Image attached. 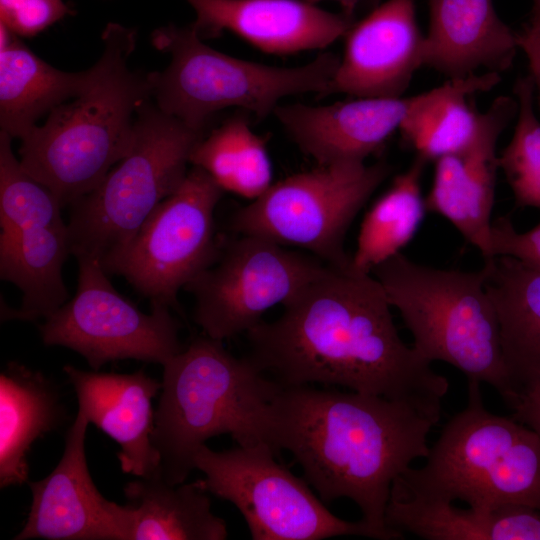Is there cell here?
I'll list each match as a JSON object with an SVG mask.
<instances>
[{
    "label": "cell",
    "mask_w": 540,
    "mask_h": 540,
    "mask_svg": "<svg viewBox=\"0 0 540 540\" xmlns=\"http://www.w3.org/2000/svg\"><path fill=\"white\" fill-rule=\"evenodd\" d=\"M371 273L328 266L247 333V357L282 386L313 383L399 399L441 412L447 378L400 337Z\"/></svg>",
    "instance_id": "cell-1"
},
{
    "label": "cell",
    "mask_w": 540,
    "mask_h": 540,
    "mask_svg": "<svg viewBox=\"0 0 540 540\" xmlns=\"http://www.w3.org/2000/svg\"><path fill=\"white\" fill-rule=\"evenodd\" d=\"M441 413L415 403L360 393L280 385L270 407V445L289 451L320 498L352 500L361 519L402 539L385 522L394 480L426 458Z\"/></svg>",
    "instance_id": "cell-2"
},
{
    "label": "cell",
    "mask_w": 540,
    "mask_h": 540,
    "mask_svg": "<svg viewBox=\"0 0 540 540\" xmlns=\"http://www.w3.org/2000/svg\"><path fill=\"white\" fill-rule=\"evenodd\" d=\"M102 42L88 85L20 139L23 168L63 207L91 192L127 154L138 109L152 99L153 72L128 66L136 31L109 23Z\"/></svg>",
    "instance_id": "cell-3"
},
{
    "label": "cell",
    "mask_w": 540,
    "mask_h": 540,
    "mask_svg": "<svg viewBox=\"0 0 540 540\" xmlns=\"http://www.w3.org/2000/svg\"><path fill=\"white\" fill-rule=\"evenodd\" d=\"M162 366L152 443L168 483L186 480L196 451L211 437L230 434L238 446L271 447L270 407L280 384L247 356L237 358L205 335Z\"/></svg>",
    "instance_id": "cell-4"
},
{
    "label": "cell",
    "mask_w": 540,
    "mask_h": 540,
    "mask_svg": "<svg viewBox=\"0 0 540 540\" xmlns=\"http://www.w3.org/2000/svg\"><path fill=\"white\" fill-rule=\"evenodd\" d=\"M480 384L468 381L466 407L445 423L424 465L408 468L391 491L460 500L476 509L523 505L540 510V436L512 416L487 410Z\"/></svg>",
    "instance_id": "cell-5"
},
{
    "label": "cell",
    "mask_w": 540,
    "mask_h": 540,
    "mask_svg": "<svg viewBox=\"0 0 540 540\" xmlns=\"http://www.w3.org/2000/svg\"><path fill=\"white\" fill-rule=\"evenodd\" d=\"M382 285L428 362L442 361L468 381L491 385L510 406L516 393L505 366L500 323L485 272L438 269L401 252L375 267Z\"/></svg>",
    "instance_id": "cell-6"
},
{
    "label": "cell",
    "mask_w": 540,
    "mask_h": 540,
    "mask_svg": "<svg viewBox=\"0 0 540 540\" xmlns=\"http://www.w3.org/2000/svg\"><path fill=\"white\" fill-rule=\"evenodd\" d=\"M206 133L163 112L152 99L146 101L138 109L127 154L70 205L71 254L92 257L105 268L181 185L191 153Z\"/></svg>",
    "instance_id": "cell-7"
},
{
    "label": "cell",
    "mask_w": 540,
    "mask_h": 540,
    "mask_svg": "<svg viewBox=\"0 0 540 540\" xmlns=\"http://www.w3.org/2000/svg\"><path fill=\"white\" fill-rule=\"evenodd\" d=\"M153 46L170 55L153 72L152 99L165 113L207 132L212 117L236 107L263 119L284 97L315 92L322 96L340 58L322 53L299 67H275L235 58L206 45L191 25L155 29Z\"/></svg>",
    "instance_id": "cell-8"
},
{
    "label": "cell",
    "mask_w": 540,
    "mask_h": 540,
    "mask_svg": "<svg viewBox=\"0 0 540 540\" xmlns=\"http://www.w3.org/2000/svg\"><path fill=\"white\" fill-rule=\"evenodd\" d=\"M391 171L383 161L318 165L272 183L233 215L231 227L238 234L304 249L329 266L349 268L346 233Z\"/></svg>",
    "instance_id": "cell-9"
},
{
    "label": "cell",
    "mask_w": 540,
    "mask_h": 540,
    "mask_svg": "<svg viewBox=\"0 0 540 540\" xmlns=\"http://www.w3.org/2000/svg\"><path fill=\"white\" fill-rule=\"evenodd\" d=\"M266 443L224 451L205 444L194 455V468L209 493L231 502L254 540H320L361 536L387 540L368 523L334 515L309 488L274 459Z\"/></svg>",
    "instance_id": "cell-10"
},
{
    "label": "cell",
    "mask_w": 540,
    "mask_h": 540,
    "mask_svg": "<svg viewBox=\"0 0 540 540\" xmlns=\"http://www.w3.org/2000/svg\"><path fill=\"white\" fill-rule=\"evenodd\" d=\"M329 265L310 253L249 234L219 238L212 262L184 289L194 297V321L224 340L247 333L275 305L297 295Z\"/></svg>",
    "instance_id": "cell-11"
},
{
    "label": "cell",
    "mask_w": 540,
    "mask_h": 540,
    "mask_svg": "<svg viewBox=\"0 0 540 540\" xmlns=\"http://www.w3.org/2000/svg\"><path fill=\"white\" fill-rule=\"evenodd\" d=\"M224 192L207 172L192 166L105 271L124 277L151 306L176 307L180 289L216 255L215 210Z\"/></svg>",
    "instance_id": "cell-12"
},
{
    "label": "cell",
    "mask_w": 540,
    "mask_h": 540,
    "mask_svg": "<svg viewBox=\"0 0 540 540\" xmlns=\"http://www.w3.org/2000/svg\"><path fill=\"white\" fill-rule=\"evenodd\" d=\"M75 295L39 327L47 346L69 348L98 370L126 359L163 365L182 351L179 322L170 307L151 306L146 314L112 285L98 260L77 257Z\"/></svg>",
    "instance_id": "cell-13"
},
{
    "label": "cell",
    "mask_w": 540,
    "mask_h": 540,
    "mask_svg": "<svg viewBox=\"0 0 540 540\" xmlns=\"http://www.w3.org/2000/svg\"><path fill=\"white\" fill-rule=\"evenodd\" d=\"M89 423L78 410L57 466L45 478L28 482L32 504L14 540H129L127 505L107 500L91 478L85 453Z\"/></svg>",
    "instance_id": "cell-14"
},
{
    "label": "cell",
    "mask_w": 540,
    "mask_h": 540,
    "mask_svg": "<svg viewBox=\"0 0 540 540\" xmlns=\"http://www.w3.org/2000/svg\"><path fill=\"white\" fill-rule=\"evenodd\" d=\"M517 109L516 99L499 96L487 111L480 112L471 141L435 161L433 183L425 197L427 211L447 219L484 260L494 257L491 215L499 169L496 146Z\"/></svg>",
    "instance_id": "cell-15"
},
{
    "label": "cell",
    "mask_w": 540,
    "mask_h": 540,
    "mask_svg": "<svg viewBox=\"0 0 540 540\" xmlns=\"http://www.w3.org/2000/svg\"><path fill=\"white\" fill-rule=\"evenodd\" d=\"M342 59L322 96L400 97L423 66L414 0H387L353 23Z\"/></svg>",
    "instance_id": "cell-16"
},
{
    "label": "cell",
    "mask_w": 540,
    "mask_h": 540,
    "mask_svg": "<svg viewBox=\"0 0 540 540\" xmlns=\"http://www.w3.org/2000/svg\"><path fill=\"white\" fill-rule=\"evenodd\" d=\"M426 92L410 97H355L328 105H278L274 115L318 165L364 162L381 149Z\"/></svg>",
    "instance_id": "cell-17"
},
{
    "label": "cell",
    "mask_w": 540,
    "mask_h": 540,
    "mask_svg": "<svg viewBox=\"0 0 540 540\" xmlns=\"http://www.w3.org/2000/svg\"><path fill=\"white\" fill-rule=\"evenodd\" d=\"M190 25L205 40L230 31L265 53L324 49L344 37L354 21L305 0H186Z\"/></svg>",
    "instance_id": "cell-18"
},
{
    "label": "cell",
    "mask_w": 540,
    "mask_h": 540,
    "mask_svg": "<svg viewBox=\"0 0 540 540\" xmlns=\"http://www.w3.org/2000/svg\"><path fill=\"white\" fill-rule=\"evenodd\" d=\"M77 399L78 410L120 445L121 470L148 477L160 470V456L152 443V400L161 383L143 370L130 374L63 368Z\"/></svg>",
    "instance_id": "cell-19"
},
{
    "label": "cell",
    "mask_w": 540,
    "mask_h": 540,
    "mask_svg": "<svg viewBox=\"0 0 540 540\" xmlns=\"http://www.w3.org/2000/svg\"><path fill=\"white\" fill-rule=\"evenodd\" d=\"M429 29L423 66L449 79L508 70L518 44L516 33L497 15L492 0H428Z\"/></svg>",
    "instance_id": "cell-20"
},
{
    "label": "cell",
    "mask_w": 540,
    "mask_h": 540,
    "mask_svg": "<svg viewBox=\"0 0 540 540\" xmlns=\"http://www.w3.org/2000/svg\"><path fill=\"white\" fill-rule=\"evenodd\" d=\"M482 268L500 323L505 366L517 396L540 378V268L503 255L484 260Z\"/></svg>",
    "instance_id": "cell-21"
},
{
    "label": "cell",
    "mask_w": 540,
    "mask_h": 540,
    "mask_svg": "<svg viewBox=\"0 0 540 540\" xmlns=\"http://www.w3.org/2000/svg\"><path fill=\"white\" fill-rule=\"evenodd\" d=\"M385 522L427 540H540V510L523 505L459 508L390 491Z\"/></svg>",
    "instance_id": "cell-22"
},
{
    "label": "cell",
    "mask_w": 540,
    "mask_h": 540,
    "mask_svg": "<svg viewBox=\"0 0 540 540\" xmlns=\"http://www.w3.org/2000/svg\"><path fill=\"white\" fill-rule=\"evenodd\" d=\"M91 76L92 68L66 72L51 66L0 23L1 131L23 138L44 114L79 95Z\"/></svg>",
    "instance_id": "cell-23"
},
{
    "label": "cell",
    "mask_w": 540,
    "mask_h": 540,
    "mask_svg": "<svg viewBox=\"0 0 540 540\" xmlns=\"http://www.w3.org/2000/svg\"><path fill=\"white\" fill-rule=\"evenodd\" d=\"M71 254L67 223L0 232V277L22 292L3 319L47 318L68 301L62 268Z\"/></svg>",
    "instance_id": "cell-24"
},
{
    "label": "cell",
    "mask_w": 540,
    "mask_h": 540,
    "mask_svg": "<svg viewBox=\"0 0 540 540\" xmlns=\"http://www.w3.org/2000/svg\"><path fill=\"white\" fill-rule=\"evenodd\" d=\"M203 479L172 485L160 474L124 487L129 540H224L226 522L212 511Z\"/></svg>",
    "instance_id": "cell-25"
},
{
    "label": "cell",
    "mask_w": 540,
    "mask_h": 540,
    "mask_svg": "<svg viewBox=\"0 0 540 540\" xmlns=\"http://www.w3.org/2000/svg\"><path fill=\"white\" fill-rule=\"evenodd\" d=\"M62 417L59 393L39 371L9 362L0 374V486L28 481L31 445Z\"/></svg>",
    "instance_id": "cell-26"
},
{
    "label": "cell",
    "mask_w": 540,
    "mask_h": 540,
    "mask_svg": "<svg viewBox=\"0 0 540 540\" xmlns=\"http://www.w3.org/2000/svg\"><path fill=\"white\" fill-rule=\"evenodd\" d=\"M500 80L499 73L485 72L449 79L427 91L423 102L402 123V139L427 162L462 149L473 138L480 116L468 97L491 90Z\"/></svg>",
    "instance_id": "cell-27"
},
{
    "label": "cell",
    "mask_w": 540,
    "mask_h": 540,
    "mask_svg": "<svg viewBox=\"0 0 540 540\" xmlns=\"http://www.w3.org/2000/svg\"><path fill=\"white\" fill-rule=\"evenodd\" d=\"M428 162L416 155L407 170L397 175L389 189L366 213L357 238L351 268L372 270L401 252L416 234L425 213L421 177Z\"/></svg>",
    "instance_id": "cell-28"
},
{
    "label": "cell",
    "mask_w": 540,
    "mask_h": 540,
    "mask_svg": "<svg viewBox=\"0 0 540 540\" xmlns=\"http://www.w3.org/2000/svg\"><path fill=\"white\" fill-rule=\"evenodd\" d=\"M190 164L207 172L224 191L250 200L272 185V165L265 142L241 113L206 133L195 145Z\"/></svg>",
    "instance_id": "cell-29"
},
{
    "label": "cell",
    "mask_w": 540,
    "mask_h": 540,
    "mask_svg": "<svg viewBox=\"0 0 540 540\" xmlns=\"http://www.w3.org/2000/svg\"><path fill=\"white\" fill-rule=\"evenodd\" d=\"M12 137L0 132V227L15 231L64 224L57 196L27 172L12 151Z\"/></svg>",
    "instance_id": "cell-30"
},
{
    "label": "cell",
    "mask_w": 540,
    "mask_h": 540,
    "mask_svg": "<svg viewBox=\"0 0 540 540\" xmlns=\"http://www.w3.org/2000/svg\"><path fill=\"white\" fill-rule=\"evenodd\" d=\"M513 92L518 105L517 122L509 144L498 156L499 168L517 205L540 209V120L534 109L531 76L519 77Z\"/></svg>",
    "instance_id": "cell-31"
},
{
    "label": "cell",
    "mask_w": 540,
    "mask_h": 540,
    "mask_svg": "<svg viewBox=\"0 0 540 540\" xmlns=\"http://www.w3.org/2000/svg\"><path fill=\"white\" fill-rule=\"evenodd\" d=\"M69 13L63 0H0V23L19 37H33Z\"/></svg>",
    "instance_id": "cell-32"
},
{
    "label": "cell",
    "mask_w": 540,
    "mask_h": 540,
    "mask_svg": "<svg viewBox=\"0 0 540 540\" xmlns=\"http://www.w3.org/2000/svg\"><path fill=\"white\" fill-rule=\"evenodd\" d=\"M494 256H510L540 268V223L526 232H518L508 216L492 224Z\"/></svg>",
    "instance_id": "cell-33"
},
{
    "label": "cell",
    "mask_w": 540,
    "mask_h": 540,
    "mask_svg": "<svg viewBox=\"0 0 540 540\" xmlns=\"http://www.w3.org/2000/svg\"><path fill=\"white\" fill-rule=\"evenodd\" d=\"M518 47L524 52L529 64V75L534 83L535 98L540 112V21L530 18L516 33Z\"/></svg>",
    "instance_id": "cell-34"
},
{
    "label": "cell",
    "mask_w": 540,
    "mask_h": 540,
    "mask_svg": "<svg viewBox=\"0 0 540 540\" xmlns=\"http://www.w3.org/2000/svg\"><path fill=\"white\" fill-rule=\"evenodd\" d=\"M513 418L540 436V378L523 388L510 405Z\"/></svg>",
    "instance_id": "cell-35"
},
{
    "label": "cell",
    "mask_w": 540,
    "mask_h": 540,
    "mask_svg": "<svg viewBox=\"0 0 540 540\" xmlns=\"http://www.w3.org/2000/svg\"><path fill=\"white\" fill-rule=\"evenodd\" d=\"M311 4L317 5V3L325 0H305ZM337 2L342 8V13L349 18L354 17L355 10L362 0H333Z\"/></svg>",
    "instance_id": "cell-36"
},
{
    "label": "cell",
    "mask_w": 540,
    "mask_h": 540,
    "mask_svg": "<svg viewBox=\"0 0 540 540\" xmlns=\"http://www.w3.org/2000/svg\"><path fill=\"white\" fill-rule=\"evenodd\" d=\"M530 18L540 21V0H533V8Z\"/></svg>",
    "instance_id": "cell-37"
}]
</instances>
